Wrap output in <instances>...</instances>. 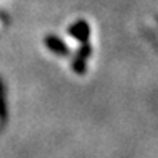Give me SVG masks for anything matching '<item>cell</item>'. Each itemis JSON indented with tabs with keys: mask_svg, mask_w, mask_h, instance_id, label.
I'll use <instances>...</instances> for the list:
<instances>
[{
	"mask_svg": "<svg viewBox=\"0 0 158 158\" xmlns=\"http://www.w3.org/2000/svg\"><path fill=\"white\" fill-rule=\"evenodd\" d=\"M64 44H66L71 50H79V47H81V42H79L74 35H71V34L64 35Z\"/></svg>",
	"mask_w": 158,
	"mask_h": 158,
	"instance_id": "cell-1",
	"label": "cell"
}]
</instances>
